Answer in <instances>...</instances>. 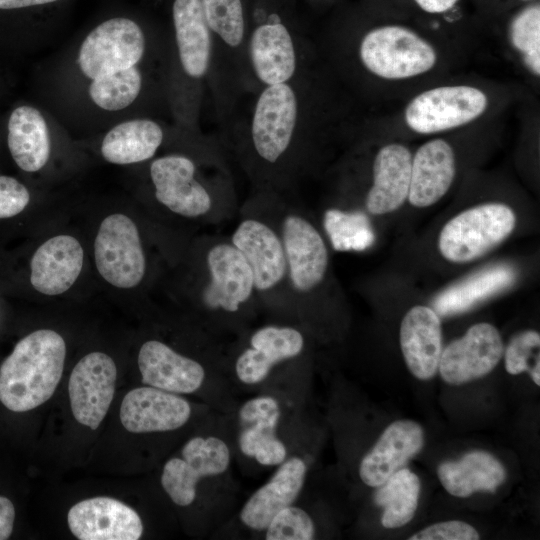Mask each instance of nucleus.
<instances>
[{"label":"nucleus","mask_w":540,"mask_h":540,"mask_svg":"<svg viewBox=\"0 0 540 540\" xmlns=\"http://www.w3.org/2000/svg\"><path fill=\"white\" fill-rule=\"evenodd\" d=\"M191 296L202 328L239 336L261 307L248 262L229 237L207 235L195 245Z\"/></svg>","instance_id":"nucleus-1"},{"label":"nucleus","mask_w":540,"mask_h":540,"mask_svg":"<svg viewBox=\"0 0 540 540\" xmlns=\"http://www.w3.org/2000/svg\"><path fill=\"white\" fill-rule=\"evenodd\" d=\"M66 343L51 329L26 335L0 366V402L13 412L33 410L54 394L63 374Z\"/></svg>","instance_id":"nucleus-2"},{"label":"nucleus","mask_w":540,"mask_h":540,"mask_svg":"<svg viewBox=\"0 0 540 540\" xmlns=\"http://www.w3.org/2000/svg\"><path fill=\"white\" fill-rule=\"evenodd\" d=\"M238 214V224L229 238L249 264L261 311L270 312L278 321L298 324L278 231L252 202Z\"/></svg>","instance_id":"nucleus-3"},{"label":"nucleus","mask_w":540,"mask_h":540,"mask_svg":"<svg viewBox=\"0 0 540 540\" xmlns=\"http://www.w3.org/2000/svg\"><path fill=\"white\" fill-rule=\"evenodd\" d=\"M150 178L156 200L181 218L214 226L238 213L235 205L217 199L196 178V165L186 156L157 158L150 165Z\"/></svg>","instance_id":"nucleus-4"},{"label":"nucleus","mask_w":540,"mask_h":540,"mask_svg":"<svg viewBox=\"0 0 540 540\" xmlns=\"http://www.w3.org/2000/svg\"><path fill=\"white\" fill-rule=\"evenodd\" d=\"M305 348V335L298 324L278 321L249 328L227 352V370L241 384L256 386L278 367L296 361Z\"/></svg>","instance_id":"nucleus-5"},{"label":"nucleus","mask_w":540,"mask_h":540,"mask_svg":"<svg viewBox=\"0 0 540 540\" xmlns=\"http://www.w3.org/2000/svg\"><path fill=\"white\" fill-rule=\"evenodd\" d=\"M230 442L212 432L190 437L179 453L163 465L160 483L170 500L177 506H191L198 497L203 482L221 480L231 465Z\"/></svg>","instance_id":"nucleus-6"},{"label":"nucleus","mask_w":540,"mask_h":540,"mask_svg":"<svg viewBox=\"0 0 540 540\" xmlns=\"http://www.w3.org/2000/svg\"><path fill=\"white\" fill-rule=\"evenodd\" d=\"M516 225L514 211L490 202L468 208L450 219L438 238L441 255L453 263L476 260L506 240Z\"/></svg>","instance_id":"nucleus-7"},{"label":"nucleus","mask_w":540,"mask_h":540,"mask_svg":"<svg viewBox=\"0 0 540 540\" xmlns=\"http://www.w3.org/2000/svg\"><path fill=\"white\" fill-rule=\"evenodd\" d=\"M137 364L144 385L185 395L201 391L210 374L227 370V354L192 357L164 341L149 339L138 351Z\"/></svg>","instance_id":"nucleus-8"},{"label":"nucleus","mask_w":540,"mask_h":540,"mask_svg":"<svg viewBox=\"0 0 540 540\" xmlns=\"http://www.w3.org/2000/svg\"><path fill=\"white\" fill-rule=\"evenodd\" d=\"M363 65L374 75L401 80L430 71L437 61L434 48L418 34L396 25L368 32L360 45Z\"/></svg>","instance_id":"nucleus-9"},{"label":"nucleus","mask_w":540,"mask_h":540,"mask_svg":"<svg viewBox=\"0 0 540 540\" xmlns=\"http://www.w3.org/2000/svg\"><path fill=\"white\" fill-rule=\"evenodd\" d=\"M94 257L99 274L117 288H134L145 276L147 262L140 233L127 215L114 213L101 222Z\"/></svg>","instance_id":"nucleus-10"},{"label":"nucleus","mask_w":540,"mask_h":540,"mask_svg":"<svg viewBox=\"0 0 540 540\" xmlns=\"http://www.w3.org/2000/svg\"><path fill=\"white\" fill-rule=\"evenodd\" d=\"M486 94L473 86L436 87L420 93L407 105V126L420 134H432L465 125L486 110Z\"/></svg>","instance_id":"nucleus-11"},{"label":"nucleus","mask_w":540,"mask_h":540,"mask_svg":"<svg viewBox=\"0 0 540 540\" xmlns=\"http://www.w3.org/2000/svg\"><path fill=\"white\" fill-rule=\"evenodd\" d=\"M145 50L140 26L123 17L111 18L95 27L83 40L78 66L89 79L135 66Z\"/></svg>","instance_id":"nucleus-12"},{"label":"nucleus","mask_w":540,"mask_h":540,"mask_svg":"<svg viewBox=\"0 0 540 540\" xmlns=\"http://www.w3.org/2000/svg\"><path fill=\"white\" fill-rule=\"evenodd\" d=\"M282 417L279 400L268 394L243 402L236 412V444L239 452L261 466H278L288 457L278 429Z\"/></svg>","instance_id":"nucleus-13"},{"label":"nucleus","mask_w":540,"mask_h":540,"mask_svg":"<svg viewBox=\"0 0 540 540\" xmlns=\"http://www.w3.org/2000/svg\"><path fill=\"white\" fill-rule=\"evenodd\" d=\"M117 367L106 353L94 351L82 357L74 366L68 395L74 419L91 430H96L114 398Z\"/></svg>","instance_id":"nucleus-14"},{"label":"nucleus","mask_w":540,"mask_h":540,"mask_svg":"<svg viewBox=\"0 0 540 540\" xmlns=\"http://www.w3.org/2000/svg\"><path fill=\"white\" fill-rule=\"evenodd\" d=\"M297 102L290 86L269 85L260 95L252 121V144L256 156L266 165H276L292 142Z\"/></svg>","instance_id":"nucleus-15"},{"label":"nucleus","mask_w":540,"mask_h":540,"mask_svg":"<svg viewBox=\"0 0 540 540\" xmlns=\"http://www.w3.org/2000/svg\"><path fill=\"white\" fill-rule=\"evenodd\" d=\"M193 416V405L185 397L148 385L136 387L120 405L122 426L134 434L174 432Z\"/></svg>","instance_id":"nucleus-16"},{"label":"nucleus","mask_w":540,"mask_h":540,"mask_svg":"<svg viewBox=\"0 0 540 540\" xmlns=\"http://www.w3.org/2000/svg\"><path fill=\"white\" fill-rule=\"evenodd\" d=\"M503 352L497 328L489 323H477L442 350L438 370L446 383L461 385L490 373Z\"/></svg>","instance_id":"nucleus-17"},{"label":"nucleus","mask_w":540,"mask_h":540,"mask_svg":"<svg viewBox=\"0 0 540 540\" xmlns=\"http://www.w3.org/2000/svg\"><path fill=\"white\" fill-rule=\"evenodd\" d=\"M67 524L80 540H137L144 532L137 511L106 496L87 498L74 504L67 513Z\"/></svg>","instance_id":"nucleus-18"},{"label":"nucleus","mask_w":540,"mask_h":540,"mask_svg":"<svg viewBox=\"0 0 540 540\" xmlns=\"http://www.w3.org/2000/svg\"><path fill=\"white\" fill-rule=\"evenodd\" d=\"M307 474V464L299 456L287 457L272 476L255 490L239 511L240 523L256 532H263L272 518L296 502Z\"/></svg>","instance_id":"nucleus-19"},{"label":"nucleus","mask_w":540,"mask_h":540,"mask_svg":"<svg viewBox=\"0 0 540 540\" xmlns=\"http://www.w3.org/2000/svg\"><path fill=\"white\" fill-rule=\"evenodd\" d=\"M424 431L412 420L391 423L359 465L361 480L379 487L423 447Z\"/></svg>","instance_id":"nucleus-20"},{"label":"nucleus","mask_w":540,"mask_h":540,"mask_svg":"<svg viewBox=\"0 0 540 540\" xmlns=\"http://www.w3.org/2000/svg\"><path fill=\"white\" fill-rule=\"evenodd\" d=\"M400 347L409 371L420 380L433 378L442 353L440 316L433 308L416 305L400 325Z\"/></svg>","instance_id":"nucleus-21"},{"label":"nucleus","mask_w":540,"mask_h":540,"mask_svg":"<svg viewBox=\"0 0 540 540\" xmlns=\"http://www.w3.org/2000/svg\"><path fill=\"white\" fill-rule=\"evenodd\" d=\"M83 261V248L75 237L54 236L45 241L31 259V285L45 295L62 294L79 277Z\"/></svg>","instance_id":"nucleus-22"},{"label":"nucleus","mask_w":540,"mask_h":540,"mask_svg":"<svg viewBox=\"0 0 540 540\" xmlns=\"http://www.w3.org/2000/svg\"><path fill=\"white\" fill-rule=\"evenodd\" d=\"M456 174L455 154L443 139L430 140L412 156L407 199L417 208L438 202L450 189Z\"/></svg>","instance_id":"nucleus-23"},{"label":"nucleus","mask_w":540,"mask_h":540,"mask_svg":"<svg viewBox=\"0 0 540 540\" xmlns=\"http://www.w3.org/2000/svg\"><path fill=\"white\" fill-rule=\"evenodd\" d=\"M412 154L407 147L392 143L383 146L373 162V184L365 207L372 215L400 208L406 201L411 178Z\"/></svg>","instance_id":"nucleus-24"},{"label":"nucleus","mask_w":540,"mask_h":540,"mask_svg":"<svg viewBox=\"0 0 540 540\" xmlns=\"http://www.w3.org/2000/svg\"><path fill=\"white\" fill-rule=\"evenodd\" d=\"M173 22L184 71L194 78L203 76L208 68L211 38L201 0H175Z\"/></svg>","instance_id":"nucleus-25"},{"label":"nucleus","mask_w":540,"mask_h":540,"mask_svg":"<svg viewBox=\"0 0 540 540\" xmlns=\"http://www.w3.org/2000/svg\"><path fill=\"white\" fill-rule=\"evenodd\" d=\"M437 475L448 493L465 498L477 491L494 493L505 481L506 471L490 453L472 451L457 461L441 463Z\"/></svg>","instance_id":"nucleus-26"},{"label":"nucleus","mask_w":540,"mask_h":540,"mask_svg":"<svg viewBox=\"0 0 540 540\" xmlns=\"http://www.w3.org/2000/svg\"><path fill=\"white\" fill-rule=\"evenodd\" d=\"M8 147L15 163L26 172L39 171L46 165L51 142L39 110L31 106L13 110L8 121Z\"/></svg>","instance_id":"nucleus-27"},{"label":"nucleus","mask_w":540,"mask_h":540,"mask_svg":"<svg viewBox=\"0 0 540 540\" xmlns=\"http://www.w3.org/2000/svg\"><path fill=\"white\" fill-rule=\"evenodd\" d=\"M250 53L258 78L268 85L285 83L294 74L293 42L281 23L258 27L251 38Z\"/></svg>","instance_id":"nucleus-28"},{"label":"nucleus","mask_w":540,"mask_h":540,"mask_svg":"<svg viewBox=\"0 0 540 540\" xmlns=\"http://www.w3.org/2000/svg\"><path fill=\"white\" fill-rule=\"evenodd\" d=\"M163 140L160 126L147 119H134L114 126L103 138L101 154L113 164L126 165L154 156Z\"/></svg>","instance_id":"nucleus-29"},{"label":"nucleus","mask_w":540,"mask_h":540,"mask_svg":"<svg viewBox=\"0 0 540 540\" xmlns=\"http://www.w3.org/2000/svg\"><path fill=\"white\" fill-rule=\"evenodd\" d=\"M515 280V271L508 265L484 269L445 289L433 301L439 316L467 311L477 303L509 287Z\"/></svg>","instance_id":"nucleus-30"},{"label":"nucleus","mask_w":540,"mask_h":540,"mask_svg":"<svg viewBox=\"0 0 540 540\" xmlns=\"http://www.w3.org/2000/svg\"><path fill=\"white\" fill-rule=\"evenodd\" d=\"M420 487L418 476L406 468H400L379 486L374 501L383 508L381 524L385 528L402 527L412 520Z\"/></svg>","instance_id":"nucleus-31"},{"label":"nucleus","mask_w":540,"mask_h":540,"mask_svg":"<svg viewBox=\"0 0 540 540\" xmlns=\"http://www.w3.org/2000/svg\"><path fill=\"white\" fill-rule=\"evenodd\" d=\"M323 229L336 251H363L375 241L369 217L359 210H326L323 215Z\"/></svg>","instance_id":"nucleus-32"},{"label":"nucleus","mask_w":540,"mask_h":540,"mask_svg":"<svg viewBox=\"0 0 540 540\" xmlns=\"http://www.w3.org/2000/svg\"><path fill=\"white\" fill-rule=\"evenodd\" d=\"M141 86V73L133 66L92 79L89 95L98 107L118 111L128 107L137 98Z\"/></svg>","instance_id":"nucleus-33"},{"label":"nucleus","mask_w":540,"mask_h":540,"mask_svg":"<svg viewBox=\"0 0 540 540\" xmlns=\"http://www.w3.org/2000/svg\"><path fill=\"white\" fill-rule=\"evenodd\" d=\"M510 40L528 68L540 75V6L532 5L518 13L510 25Z\"/></svg>","instance_id":"nucleus-34"},{"label":"nucleus","mask_w":540,"mask_h":540,"mask_svg":"<svg viewBox=\"0 0 540 540\" xmlns=\"http://www.w3.org/2000/svg\"><path fill=\"white\" fill-rule=\"evenodd\" d=\"M210 29L228 45L238 46L244 35V17L241 0H201Z\"/></svg>","instance_id":"nucleus-35"},{"label":"nucleus","mask_w":540,"mask_h":540,"mask_svg":"<svg viewBox=\"0 0 540 540\" xmlns=\"http://www.w3.org/2000/svg\"><path fill=\"white\" fill-rule=\"evenodd\" d=\"M263 532L267 540H310L315 525L309 513L293 503L279 511Z\"/></svg>","instance_id":"nucleus-36"},{"label":"nucleus","mask_w":540,"mask_h":540,"mask_svg":"<svg viewBox=\"0 0 540 540\" xmlns=\"http://www.w3.org/2000/svg\"><path fill=\"white\" fill-rule=\"evenodd\" d=\"M539 346L540 335L537 331L525 330L514 335L503 352L506 371L517 375L530 370L529 360Z\"/></svg>","instance_id":"nucleus-37"},{"label":"nucleus","mask_w":540,"mask_h":540,"mask_svg":"<svg viewBox=\"0 0 540 540\" xmlns=\"http://www.w3.org/2000/svg\"><path fill=\"white\" fill-rule=\"evenodd\" d=\"M479 534L464 521L450 520L428 526L409 540H477Z\"/></svg>","instance_id":"nucleus-38"},{"label":"nucleus","mask_w":540,"mask_h":540,"mask_svg":"<svg viewBox=\"0 0 540 540\" xmlns=\"http://www.w3.org/2000/svg\"><path fill=\"white\" fill-rule=\"evenodd\" d=\"M30 201L27 188L13 177L0 175V219L21 213Z\"/></svg>","instance_id":"nucleus-39"},{"label":"nucleus","mask_w":540,"mask_h":540,"mask_svg":"<svg viewBox=\"0 0 540 540\" xmlns=\"http://www.w3.org/2000/svg\"><path fill=\"white\" fill-rule=\"evenodd\" d=\"M15 508L11 500L0 496V540L8 539L13 531Z\"/></svg>","instance_id":"nucleus-40"},{"label":"nucleus","mask_w":540,"mask_h":540,"mask_svg":"<svg viewBox=\"0 0 540 540\" xmlns=\"http://www.w3.org/2000/svg\"><path fill=\"white\" fill-rule=\"evenodd\" d=\"M415 2L428 13H443L451 9L458 0H415Z\"/></svg>","instance_id":"nucleus-41"},{"label":"nucleus","mask_w":540,"mask_h":540,"mask_svg":"<svg viewBox=\"0 0 540 540\" xmlns=\"http://www.w3.org/2000/svg\"><path fill=\"white\" fill-rule=\"evenodd\" d=\"M57 0H0V9H18L36 5H43Z\"/></svg>","instance_id":"nucleus-42"},{"label":"nucleus","mask_w":540,"mask_h":540,"mask_svg":"<svg viewBox=\"0 0 540 540\" xmlns=\"http://www.w3.org/2000/svg\"><path fill=\"white\" fill-rule=\"evenodd\" d=\"M540 361L536 362L533 366V368L530 370L531 372V377L534 381V383L537 385V386H540V374H539V371H540Z\"/></svg>","instance_id":"nucleus-43"},{"label":"nucleus","mask_w":540,"mask_h":540,"mask_svg":"<svg viewBox=\"0 0 540 540\" xmlns=\"http://www.w3.org/2000/svg\"><path fill=\"white\" fill-rule=\"evenodd\" d=\"M268 23L267 24H271V25H274V24H279L280 23V17L277 15V14H271L268 18Z\"/></svg>","instance_id":"nucleus-44"}]
</instances>
